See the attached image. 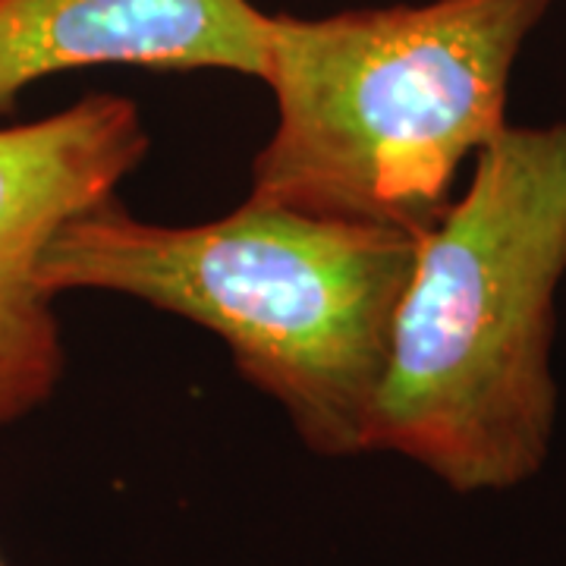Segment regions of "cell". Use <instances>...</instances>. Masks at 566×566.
<instances>
[{
	"label": "cell",
	"instance_id": "1",
	"mask_svg": "<svg viewBox=\"0 0 566 566\" xmlns=\"http://www.w3.org/2000/svg\"><path fill=\"white\" fill-rule=\"evenodd\" d=\"M566 274V123L504 126L463 199L419 237L365 453L457 494L526 485L547 463L554 296Z\"/></svg>",
	"mask_w": 566,
	"mask_h": 566
},
{
	"label": "cell",
	"instance_id": "2",
	"mask_svg": "<svg viewBox=\"0 0 566 566\" xmlns=\"http://www.w3.org/2000/svg\"><path fill=\"white\" fill-rule=\"evenodd\" d=\"M419 237L249 199L221 221L170 227L114 196L63 223L41 283L51 296H133L214 331L312 453L346 460L365 453Z\"/></svg>",
	"mask_w": 566,
	"mask_h": 566
},
{
	"label": "cell",
	"instance_id": "5",
	"mask_svg": "<svg viewBox=\"0 0 566 566\" xmlns=\"http://www.w3.org/2000/svg\"><path fill=\"white\" fill-rule=\"evenodd\" d=\"M268 17L252 0H0V111L82 66L264 76Z\"/></svg>",
	"mask_w": 566,
	"mask_h": 566
},
{
	"label": "cell",
	"instance_id": "4",
	"mask_svg": "<svg viewBox=\"0 0 566 566\" xmlns=\"http://www.w3.org/2000/svg\"><path fill=\"white\" fill-rule=\"evenodd\" d=\"M139 104L85 95L41 120L0 126V428L39 412L66 349L41 259L61 227L117 196L145 161Z\"/></svg>",
	"mask_w": 566,
	"mask_h": 566
},
{
	"label": "cell",
	"instance_id": "6",
	"mask_svg": "<svg viewBox=\"0 0 566 566\" xmlns=\"http://www.w3.org/2000/svg\"><path fill=\"white\" fill-rule=\"evenodd\" d=\"M0 566H7V560H3V557H0Z\"/></svg>",
	"mask_w": 566,
	"mask_h": 566
},
{
	"label": "cell",
	"instance_id": "3",
	"mask_svg": "<svg viewBox=\"0 0 566 566\" xmlns=\"http://www.w3.org/2000/svg\"><path fill=\"white\" fill-rule=\"evenodd\" d=\"M551 0H428L268 17L274 136L249 202L424 233L506 126L510 73Z\"/></svg>",
	"mask_w": 566,
	"mask_h": 566
}]
</instances>
